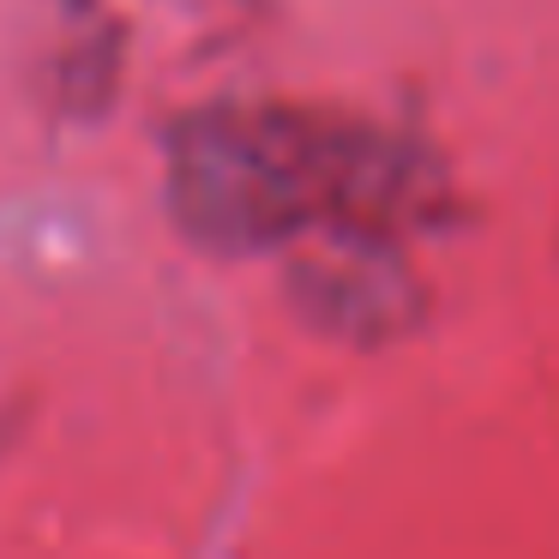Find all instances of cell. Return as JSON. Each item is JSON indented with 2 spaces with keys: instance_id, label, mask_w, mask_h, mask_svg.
Here are the masks:
<instances>
[{
  "instance_id": "6da1fadb",
  "label": "cell",
  "mask_w": 559,
  "mask_h": 559,
  "mask_svg": "<svg viewBox=\"0 0 559 559\" xmlns=\"http://www.w3.org/2000/svg\"><path fill=\"white\" fill-rule=\"evenodd\" d=\"M169 193L211 247H259L337 211L355 229L403 217L415 199L409 151L367 127L307 109H205L175 133Z\"/></svg>"
},
{
  "instance_id": "7a4b0ae2",
  "label": "cell",
  "mask_w": 559,
  "mask_h": 559,
  "mask_svg": "<svg viewBox=\"0 0 559 559\" xmlns=\"http://www.w3.org/2000/svg\"><path fill=\"white\" fill-rule=\"evenodd\" d=\"M295 289L337 331H391L415 301L409 271L379 247L373 229H343L295 265Z\"/></svg>"
}]
</instances>
